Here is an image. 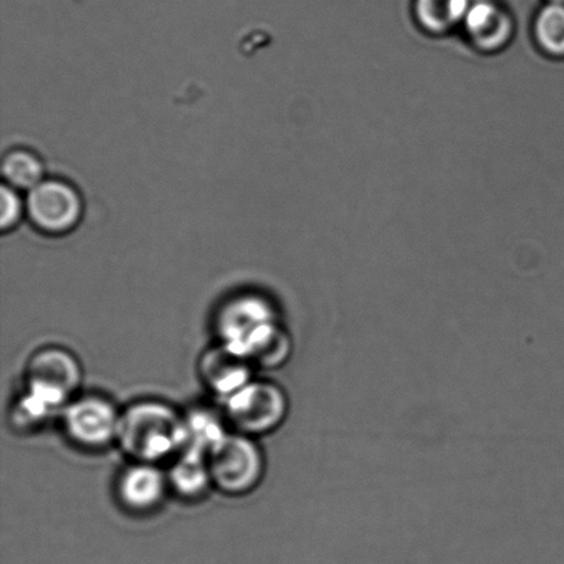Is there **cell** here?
Instances as JSON below:
<instances>
[{"instance_id": "obj_2", "label": "cell", "mask_w": 564, "mask_h": 564, "mask_svg": "<svg viewBox=\"0 0 564 564\" xmlns=\"http://www.w3.org/2000/svg\"><path fill=\"white\" fill-rule=\"evenodd\" d=\"M186 441L185 416L167 403L147 400L121 411L116 442L134 463L173 460Z\"/></svg>"}, {"instance_id": "obj_5", "label": "cell", "mask_w": 564, "mask_h": 564, "mask_svg": "<svg viewBox=\"0 0 564 564\" xmlns=\"http://www.w3.org/2000/svg\"><path fill=\"white\" fill-rule=\"evenodd\" d=\"M121 412L108 398L86 395L72 400L63 411L65 435L87 451H99L118 441Z\"/></svg>"}, {"instance_id": "obj_1", "label": "cell", "mask_w": 564, "mask_h": 564, "mask_svg": "<svg viewBox=\"0 0 564 564\" xmlns=\"http://www.w3.org/2000/svg\"><path fill=\"white\" fill-rule=\"evenodd\" d=\"M83 383V368L74 352L46 347L32 354L25 367V394L17 406L24 424L42 423L74 400Z\"/></svg>"}, {"instance_id": "obj_10", "label": "cell", "mask_w": 564, "mask_h": 564, "mask_svg": "<svg viewBox=\"0 0 564 564\" xmlns=\"http://www.w3.org/2000/svg\"><path fill=\"white\" fill-rule=\"evenodd\" d=\"M169 489L167 474L158 464L134 463L120 475L118 497L127 510L148 512L162 506Z\"/></svg>"}, {"instance_id": "obj_12", "label": "cell", "mask_w": 564, "mask_h": 564, "mask_svg": "<svg viewBox=\"0 0 564 564\" xmlns=\"http://www.w3.org/2000/svg\"><path fill=\"white\" fill-rule=\"evenodd\" d=\"M170 489L185 499H197L213 488L207 453L186 446L173 458L169 473Z\"/></svg>"}, {"instance_id": "obj_8", "label": "cell", "mask_w": 564, "mask_h": 564, "mask_svg": "<svg viewBox=\"0 0 564 564\" xmlns=\"http://www.w3.org/2000/svg\"><path fill=\"white\" fill-rule=\"evenodd\" d=\"M275 321H279L278 312L268 299L246 293V295L230 299L220 307L215 318V329H217L219 343L242 351L246 343L256 332Z\"/></svg>"}, {"instance_id": "obj_4", "label": "cell", "mask_w": 564, "mask_h": 564, "mask_svg": "<svg viewBox=\"0 0 564 564\" xmlns=\"http://www.w3.org/2000/svg\"><path fill=\"white\" fill-rule=\"evenodd\" d=\"M225 403L231 427L252 438L280 429L290 412L286 392L272 381L252 380Z\"/></svg>"}, {"instance_id": "obj_9", "label": "cell", "mask_w": 564, "mask_h": 564, "mask_svg": "<svg viewBox=\"0 0 564 564\" xmlns=\"http://www.w3.org/2000/svg\"><path fill=\"white\" fill-rule=\"evenodd\" d=\"M253 369L256 367L245 352L225 343L208 348L198 362L203 383L224 400L252 381Z\"/></svg>"}, {"instance_id": "obj_17", "label": "cell", "mask_w": 564, "mask_h": 564, "mask_svg": "<svg viewBox=\"0 0 564 564\" xmlns=\"http://www.w3.org/2000/svg\"><path fill=\"white\" fill-rule=\"evenodd\" d=\"M22 214V203L19 195L9 186L2 187V217H0V224H2L3 230H9L19 223Z\"/></svg>"}, {"instance_id": "obj_6", "label": "cell", "mask_w": 564, "mask_h": 564, "mask_svg": "<svg viewBox=\"0 0 564 564\" xmlns=\"http://www.w3.org/2000/svg\"><path fill=\"white\" fill-rule=\"evenodd\" d=\"M460 32L474 52L499 55L516 39L517 21L499 0H473Z\"/></svg>"}, {"instance_id": "obj_18", "label": "cell", "mask_w": 564, "mask_h": 564, "mask_svg": "<svg viewBox=\"0 0 564 564\" xmlns=\"http://www.w3.org/2000/svg\"><path fill=\"white\" fill-rule=\"evenodd\" d=\"M544 3L564 4V0H545Z\"/></svg>"}, {"instance_id": "obj_3", "label": "cell", "mask_w": 564, "mask_h": 564, "mask_svg": "<svg viewBox=\"0 0 564 564\" xmlns=\"http://www.w3.org/2000/svg\"><path fill=\"white\" fill-rule=\"evenodd\" d=\"M207 460L213 488L230 497L252 494L267 471L261 446L252 436L236 431L226 434L209 449Z\"/></svg>"}, {"instance_id": "obj_14", "label": "cell", "mask_w": 564, "mask_h": 564, "mask_svg": "<svg viewBox=\"0 0 564 564\" xmlns=\"http://www.w3.org/2000/svg\"><path fill=\"white\" fill-rule=\"evenodd\" d=\"M532 41L543 57L564 61V4L544 3L535 11Z\"/></svg>"}, {"instance_id": "obj_15", "label": "cell", "mask_w": 564, "mask_h": 564, "mask_svg": "<svg viewBox=\"0 0 564 564\" xmlns=\"http://www.w3.org/2000/svg\"><path fill=\"white\" fill-rule=\"evenodd\" d=\"M3 175L11 186L33 189L43 182L41 160L30 152H11L3 160Z\"/></svg>"}, {"instance_id": "obj_16", "label": "cell", "mask_w": 564, "mask_h": 564, "mask_svg": "<svg viewBox=\"0 0 564 564\" xmlns=\"http://www.w3.org/2000/svg\"><path fill=\"white\" fill-rule=\"evenodd\" d=\"M185 420L186 446L196 447L198 451L208 453L220 438L228 434L220 420L213 416L212 413L195 412L191 416H186Z\"/></svg>"}, {"instance_id": "obj_11", "label": "cell", "mask_w": 564, "mask_h": 564, "mask_svg": "<svg viewBox=\"0 0 564 564\" xmlns=\"http://www.w3.org/2000/svg\"><path fill=\"white\" fill-rule=\"evenodd\" d=\"M473 0H413V19L431 37H445L462 31Z\"/></svg>"}, {"instance_id": "obj_13", "label": "cell", "mask_w": 564, "mask_h": 564, "mask_svg": "<svg viewBox=\"0 0 564 564\" xmlns=\"http://www.w3.org/2000/svg\"><path fill=\"white\" fill-rule=\"evenodd\" d=\"M256 368L278 369L288 361L292 352V339L285 328L275 323L268 324L253 334L242 348Z\"/></svg>"}, {"instance_id": "obj_7", "label": "cell", "mask_w": 564, "mask_h": 564, "mask_svg": "<svg viewBox=\"0 0 564 564\" xmlns=\"http://www.w3.org/2000/svg\"><path fill=\"white\" fill-rule=\"evenodd\" d=\"M26 212L39 230L64 235L79 224L82 200L74 187L64 182L43 181L28 195Z\"/></svg>"}]
</instances>
